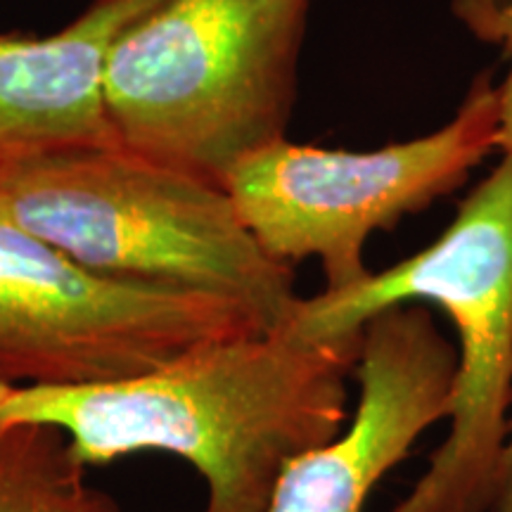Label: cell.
Segmentation results:
<instances>
[{
  "mask_svg": "<svg viewBox=\"0 0 512 512\" xmlns=\"http://www.w3.org/2000/svg\"><path fill=\"white\" fill-rule=\"evenodd\" d=\"M358 349L361 332L219 339L117 382L10 389L0 418L55 427L86 467L181 458L207 489L202 512H266L285 465L347 427Z\"/></svg>",
  "mask_w": 512,
  "mask_h": 512,
  "instance_id": "1",
  "label": "cell"
},
{
  "mask_svg": "<svg viewBox=\"0 0 512 512\" xmlns=\"http://www.w3.org/2000/svg\"><path fill=\"white\" fill-rule=\"evenodd\" d=\"M0 204L102 278L214 294L268 332L299 302L292 266L256 242L223 185L119 143L22 166L0 181Z\"/></svg>",
  "mask_w": 512,
  "mask_h": 512,
  "instance_id": "2",
  "label": "cell"
},
{
  "mask_svg": "<svg viewBox=\"0 0 512 512\" xmlns=\"http://www.w3.org/2000/svg\"><path fill=\"white\" fill-rule=\"evenodd\" d=\"M311 3L162 0L133 19L102 74L117 143L226 183L242 157L287 138Z\"/></svg>",
  "mask_w": 512,
  "mask_h": 512,
  "instance_id": "3",
  "label": "cell"
},
{
  "mask_svg": "<svg viewBox=\"0 0 512 512\" xmlns=\"http://www.w3.org/2000/svg\"><path fill=\"white\" fill-rule=\"evenodd\" d=\"M432 302L456 328L451 430L392 512H489L512 411V157L460 204L456 219L399 264L337 292L299 297L278 330L328 342L361 332L377 311Z\"/></svg>",
  "mask_w": 512,
  "mask_h": 512,
  "instance_id": "4",
  "label": "cell"
},
{
  "mask_svg": "<svg viewBox=\"0 0 512 512\" xmlns=\"http://www.w3.org/2000/svg\"><path fill=\"white\" fill-rule=\"evenodd\" d=\"M496 86L475 76L453 119L377 150L275 140L242 157L226 190L256 242L292 266L318 259L325 292L366 280L368 238L451 195L496 150Z\"/></svg>",
  "mask_w": 512,
  "mask_h": 512,
  "instance_id": "5",
  "label": "cell"
},
{
  "mask_svg": "<svg viewBox=\"0 0 512 512\" xmlns=\"http://www.w3.org/2000/svg\"><path fill=\"white\" fill-rule=\"evenodd\" d=\"M261 332L252 313L214 294L91 273L0 204V387L117 382L185 349Z\"/></svg>",
  "mask_w": 512,
  "mask_h": 512,
  "instance_id": "6",
  "label": "cell"
},
{
  "mask_svg": "<svg viewBox=\"0 0 512 512\" xmlns=\"http://www.w3.org/2000/svg\"><path fill=\"white\" fill-rule=\"evenodd\" d=\"M356 373L347 427L285 465L266 512H366L375 484L451 413L458 351L425 304H396L363 323Z\"/></svg>",
  "mask_w": 512,
  "mask_h": 512,
  "instance_id": "7",
  "label": "cell"
},
{
  "mask_svg": "<svg viewBox=\"0 0 512 512\" xmlns=\"http://www.w3.org/2000/svg\"><path fill=\"white\" fill-rule=\"evenodd\" d=\"M159 3L93 0L55 34H0V181L43 157L117 143L102 95L107 53Z\"/></svg>",
  "mask_w": 512,
  "mask_h": 512,
  "instance_id": "8",
  "label": "cell"
},
{
  "mask_svg": "<svg viewBox=\"0 0 512 512\" xmlns=\"http://www.w3.org/2000/svg\"><path fill=\"white\" fill-rule=\"evenodd\" d=\"M60 430L0 418V512H124Z\"/></svg>",
  "mask_w": 512,
  "mask_h": 512,
  "instance_id": "9",
  "label": "cell"
},
{
  "mask_svg": "<svg viewBox=\"0 0 512 512\" xmlns=\"http://www.w3.org/2000/svg\"><path fill=\"white\" fill-rule=\"evenodd\" d=\"M453 12L486 43H498L510 57V69L496 86V150L512 157V0H453Z\"/></svg>",
  "mask_w": 512,
  "mask_h": 512,
  "instance_id": "10",
  "label": "cell"
},
{
  "mask_svg": "<svg viewBox=\"0 0 512 512\" xmlns=\"http://www.w3.org/2000/svg\"><path fill=\"white\" fill-rule=\"evenodd\" d=\"M489 512H512V411L508 420V437L501 453V463L496 470L494 498H491Z\"/></svg>",
  "mask_w": 512,
  "mask_h": 512,
  "instance_id": "11",
  "label": "cell"
},
{
  "mask_svg": "<svg viewBox=\"0 0 512 512\" xmlns=\"http://www.w3.org/2000/svg\"><path fill=\"white\" fill-rule=\"evenodd\" d=\"M10 392V389H5V387H0V401H3L5 399V394H8Z\"/></svg>",
  "mask_w": 512,
  "mask_h": 512,
  "instance_id": "12",
  "label": "cell"
}]
</instances>
